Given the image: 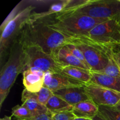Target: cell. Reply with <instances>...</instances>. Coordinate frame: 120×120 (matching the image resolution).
<instances>
[{
    "label": "cell",
    "instance_id": "obj_29",
    "mask_svg": "<svg viewBox=\"0 0 120 120\" xmlns=\"http://www.w3.org/2000/svg\"><path fill=\"white\" fill-rule=\"evenodd\" d=\"M92 120H105V119L103 117V116H101L99 113H98L93 118Z\"/></svg>",
    "mask_w": 120,
    "mask_h": 120
},
{
    "label": "cell",
    "instance_id": "obj_16",
    "mask_svg": "<svg viewBox=\"0 0 120 120\" xmlns=\"http://www.w3.org/2000/svg\"><path fill=\"white\" fill-rule=\"evenodd\" d=\"M70 2V0H62V1H56L51 5L47 11L39 13L33 12L30 16L29 22L32 23L39 20L44 19L59 14L67 8Z\"/></svg>",
    "mask_w": 120,
    "mask_h": 120
},
{
    "label": "cell",
    "instance_id": "obj_13",
    "mask_svg": "<svg viewBox=\"0 0 120 120\" xmlns=\"http://www.w3.org/2000/svg\"><path fill=\"white\" fill-rule=\"evenodd\" d=\"M53 55L56 56L59 62L62 63L64 66H70L91 71V69L89 66L86 65L73 55H72L65 46L56 50Z\"/></svg>",
    "mask_w": 120,
    "mask_h": 120
},
{
    "label": "cell",
    "instance_id": "obj_8",
    "mask_svg": "<svg viewBox=\"0 0 120 120\" xmlns=\"http://www.w3.org/2000/svg\"><path fill=\"white\" fill-rule=\"evenodd\" d=\"M79 39L80 42L75 46L83 52L91 71L97 72L104 69L109 63L112 51L91 43L85 38Z\"/></svg>",
    "mask_w": 120,
    "mask_h": 120
},
{
    "label": "cell",
    "instance_id": "obj_4",
    "mask_svg": "<svg viewBox=\"0 0 120 120\" xmlns=\"http://www.w3.org/2000/svg\"><path fill=\"white\" fill-rule=\"evenodd\" d=\"M21 43L25 56L26 69L36 68L45 73L49 71L52 73H61L64 66L59 62L55 55L46 52L37 45Z\"/></svg>",
    "mask_w": 120,
    "mask_h": 120
},
{
    "label": "cell",
    "instance_id": "obj_28",
    "mask_svg": "<svg viewBox=\"0 0 120 120\" xmlns=\"http://www.w3.org/2000/svg\"><path fill=\"white\" fill-rule=\"evenodd\" d=\"M32 120H53L52 114L48 111V112L39 115V116L34 117Z\"/></svg>",
    "mask_w": 120,
    "mask_h": 120
},
{
    "label": "cell",
    "instance_id": "obj_23",
    "mask_svg": "<svg viewBox=\"0 0 120 120\" xmlns=\"http://www.w3.org/2000/svg\"><path fill=\"white\" fill-rule=\"evenodd\" d=\"M96 72V71H95ZM97 73L104 74L112 77L120 78V69L117 66L116 62L112 60L111 57L109 59V63L102 70L97 71Z\"/></svg>",
    "mask_w": 120,
    "mask_h": 120
},
{
    "label": "cell",
    "instance_id": "obj_2",
    "mask_svg": "<svg viewBox=\"0 0 120 120\" xmlns=\"http://www.w3.org/2000/svg\"><path fill=\"white\" fill-rule=\"evenodd\" d=\"M39 21L64 35L77 39L87 36L92 28L105 21L92 18L71 8H66L59 14Z\"/></svg>",
    "mask_w": 120,
    "mask_h": 120
},
{
    "label": "cell",
    "instance_id": "obj_15",
    "mask_svg": "<svg viewBox=\"0 0 120 120\" xmlns=\"http://www.w3.org/2000/svg\"><path fill=\"white\" fill-rule=\"evenodd\" d=\"M91 71L92 78L90 83L120 93V78Z\"/></svg>",
    "mask_w": 120,
    "mask_h": 120
},
{
    "label": "cell",
    "instance_id": "obj_22",
    "mask_svg": "<svg viewBox=\"0 0 120 120\" xmlns=\"http://www.w3.org/2000/svg\"><path fill=\"white\" fill-rule=\"evenodd\" d=\"M12 117L18 120H32L34 117L30 111L22 105H17L12 109Z\"/></svg>",
    "mask_w": 120,
    "mask_h": 120
},
{
    "label": "cell",
    "instance_id": "obj_21",
    "mask_svg": "<svg viewBox=\"0 0 120 120\" xmlns=\"http://www.w3.org/2000/svg\"><path fill=\"white\" fill-rule=\"evenodd\" d=\"M98 113L105 120H120V111L114 107L98 106Z\"/></svg>",
    "mask_w": 120,
    "mask_h": 120
},
{
    "label": "cell",
    "instance_id": "obj_14",
    "mask_svg": "<svg viewBox=\"0 0 120 120\" xmlns=\"http://www.w3.org/2000/svg\"><path fill=\"white\" fill-rule=\"evenodd\" d=\"M72 112L77 117L93 119L98 113V106L90 99L73 107Z\"/></svg>",
    "mask_w": 120,
    "mask_h": 120
},
{
    "label": "cell",
    "instance_id": "obj_30",
    "mask_svg": "<svg viewBox=\"0 0 120 120\" xmlns=\"http://www.w3.org/2000/svg\"><path fill=\"white\" fill-rule=\"evenodd\" d=\"M12 116H5L3 118H1L0 120H12Z\"/></svg>",
    "mask_w": 120,
    "mask_h": 120
},
{
    "label": "cell",
    "instance_id": "obj_24",
    "mask_svg": "<svg viewBox=\"0 0 120 120\" xmlns=\"http://www.w3.org/2000/svg\"><path fill=\"white\" fill-rule=\"evenodd\" d=\"M23 2V1H21V2H19V4H18L17 5H16V7L12 9L11 12L10 14L8 15V16H7V18L4 20V21L3 22V23L1 24V26H0V30H1V34L3 32V30H4V29L5 28L6 26L8 24L10 21H11L22 10V5H21V4Z\"/></svg>",
    "mask_w": 120,
    "mask_h": 120
},
{
    "label": "cell",
    "instance_id": "obj_31",
    "mask_svg": "<svg viewBox=\"0 0 120 120\" xmlns=\"http://www.w3.org/2000/svg\"><path fill=\"white\" fill-rule=\"evenodd\" d=\"M73 120H92V119H89V118H80V117H75Z\"/></svg>",
    "mask_w": 120,
    "mask_h": 120
},
{
    "label": "cell",
    "instance_id": "obj_1",
    "mask_svg": "<svg viewBox=\"0 0 120 120\" xmlns=\"http://www.w3.org/2000/svg\"><path fill=\"white\" fill-rule=\"evenodd\" d=\"M18 39L22 43L40 46L45 51L53 54L56 50L68 45H77L80 39L68 36L47 25L41 21L28 22Z\"/></svg>",
    "mask_w": 120,
    "mask_h": 120
},
{
    "label": "cell",
    "instance_id": "obj_3",
    "mask_svg": "<svg viewBox=\"0 0 120 120\" xmlns=\"http://www.w3.org/2000/svg\"><path fill=\"white\" fill-rule=\"evenodd\" d=\"M8 60L2 67L0 74V108L9 93L19 74L26 70L23 46L18 38L12 45Z\"/></svg>",
    "mask_w": 120,
    "mask_h": 120
},
{
    "label": "cell",
    "instance_id": "obj_6",
    "mask_svg": "<svg viewBox=\"0 0 120 120\" xmlns=\"http://www.w3.org/2000/svg\"><path fill=\"white\" fill-rule=\"evenodd\" d=\"M73 11L102 21L120 20V0H86Z\"/></svg>",
    "mask_w": 120,
    "mask_h": 120
},
{
    "label": "cell",
    "instance_id": "obj_5",
    "mask_svg": "<svg viewBox=\"0 0 120 120\" xmlns=\"http://www.w3.org/2000/svg\"><path fill=\"white\" fill-rule=\"evenodd\" d=\"M86 37L92 43L112 51L120 46V20L110 19L98 23Z\"/></svg>",
    "mask_w": 120,
    "mask_h": 120
},
{
    "label": "cell",
    "instance_id": "obj_27",
    "mask_svg": "<svg viewBox=\"0 0 120 120\" xmlns=\"http://www.w3.org/2000/svg\"><path fill=\"white\" fill-rule=\"evenodd\" d=\"M111 58L120 69V46L114 49L111 53Z\"/></svg>",
    "mask_w": 120,
    "mask_h": 120
},
{
    "label": "cell",
    "instance_id": "obj_32",
    "mask_svg": "<svg viewBox=\"0 0 120 120\" xmlns=\"http://www.w3.org/2000/svg\"><path fill=\"white\" fill-rule=\"evenodd\" d=\"M114 107L116 109H117V110L120 111V100L118 102V103H117L115 106H114Z\"/></svg>",
    "mask_w": 120,
    "mask_h": 120
},
{
    "label": "cell",
    "instance_id": "obj_7",
    "mask_svg": "<svg viewBox=\"0 0 120 120\" xmlns=\"http://www.w3.org/2000/svg\"><path fill=\"white\" fill-rule=\"evenodd\" d=\"M35 7L29 5L23 8L6 26L1 34L0 56L1 59L9 54L12 45L19 36L25 26L29 22Z\"/></svg>",
    "mask_w": 120,
    "mask_h": 120
},
{
    "label": "cell",
    "instance_id": "obj_25",
    "mask_svg": "<svg viewBox=\"0 0 120 120\" xmlns=\"http://www.w3.org/2000/svg\"><path fill=\"white\" fill-rule=\"evenodd\" d=\"M65 46L66 47L67 49L70 51V52L71 53L72 55H73L75 57H77L78 59H79L80 60L81 62H83L84 64H85L86 65L89 66V65H88L86 61L84 55H83V52L81 51L80 49H79V48H77L76 46H75V45H68ZM89 68H90V67H89Z\"/></svg>",
    "mask_w": 120,
    "mask_h": 120
},
{
    "label": "cell",
    "instance_id": "obj_9",
    "mask_svg": "<svg viewBox=\"0 0 120 120\" xmlns=\"http://www.w3.org/2000/svg\"><path fill=\"white\" fill-rule=\"evenodd\" d=\"M90 100L98 106L114 107L120 100V93L89 83L84 87Z\"/></svg>",
    "mask_w": 120,
    "mask_h": 120
},
{
    "label": "cell",
    "instance_id": "obj_18",
    "mask_svg": "<svg viewBox=\"0 0 120 120\" xmlns=\"http://www.w3.org/2000/svg\"><path fill=\"white\" fill-rule=\"evenodd\" d=\"M46 107L51 113H58L72 111L73 106L59 96L53 94L46 104Z\"/></svg>",
    "mask_w": 120,
    "mask_h": 120
},
{
    "label": "cell",
    "instance_id": "obj_12",
    "mask_svg": "<svg viewBox=\"0 0 120 120\" xmlns=\"http://www.w3.org/2000/svg\"><path fill=\"white\" fill-rule=\"evenodd\" d=\"M84 87L68 88L59 90L53 93V94L62 98L73 107L81 102L90 100L84 90Z\"/></svg>",
    "mask_w": 120,
    "mask_h": 120
},
{
    "label": "cell",
    "instance_id": "obj_26",
    "mask_svg": "<svg viewBox=\"0 0 120 120\" xmlns=\"http://www.w3.org/2000/svg\"><path fill=\"white\" fill-rule=\"evenodd\" d=\"M52 114L53 120H73L76 117L72 111Z\"/></svg>",
    "mask_w": 120,
    "mask_h": 120
},
{
    "label": "cell",
    "instance_id": "obj_20",
    "mask_svg": "<svg viewBox=\"0 0 120 120\" xmlns=\"http://www.w3.org/2000/svg\"><path fill=\"white\" fill-rule=\"evenodd\" d=\"M22 106L26 108L30 111L34 118L39 115L46 113L49 111L45 105L39 103L35 100L28 98L22 101Z\"/></svg>",
    "mask_w": 120,
    "mask_h": 120
},
{
    "label": "cell",
    "instance_id": "obj_11",
    "mask_svg": "<svg viewBox=\"0 0 120 120\" xmlns=\"http://www.w3.org/2000/svg\"><path fill=\"white\" fill-rule=\"evenodd\" d=\"M23 84L25 89L31 93H37L44 86L45 72L36 68H30L23 73Z\"/></svg>",
    "mask_w": 120,
    "mask_h": 120
},
{
    "label": "cell",
    "instance_id": "obj_17",
    "mask_svg": "<svg viewBox=\"0 0 120 120\" xmlns=\"http://www.w3.org/2000/svg\"><path fill=\"white\" fill-rule=\"evenodd\" d=\"M61 74L84 83H89L92 78L91 71L77 67L64 66Z\"/></svg>",
    "mask_w": 120,
    "mask_h": 120
},
{
    "label": "cell",
    "instance_id": "obj_19",
    "mask_svg": "<svg viewBox=\"0 0 120 120\" xmlns=\"http://www.w3.org/2000/svg\"><path fill=\"white\" fill-rule=\"evenodd\" d=\"M53 93L48 88L43 86L39 91L37 93H31L28 91L26 89H23L21 96V101H23L28 98H31L38 101L43 105H45L50 97Z\"/></svg>",
    "mask_w": 120,
    "mask_h": 120
},
{
    "label": "cell",
    "instance_id": "obj_10",
    "mask_svg": "<svg viewBox=\"0 0 120 120\" xmlns=\"http://www.w3.org/2000/svg\"><path fill=\"white\" fill-rule=\"evenodd\" d=\"M86 83L71 79L61 73L45 72L44 76V86L55 93L68 88L84 87Z\"/></svg>",
    "mask_w": 120,
    "mask_h": 120
}]
</instances>
